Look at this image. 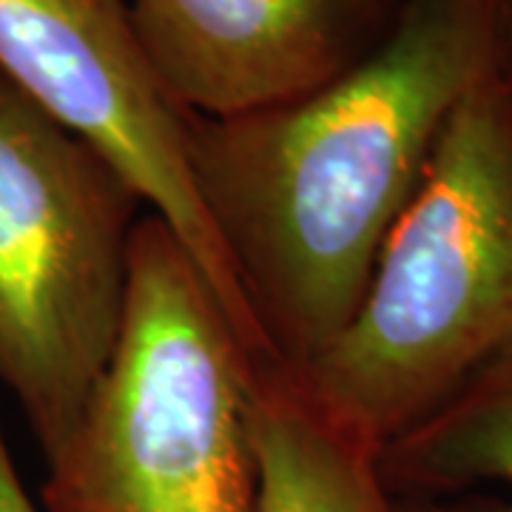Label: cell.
<instances>
[{
    "mask_svg": "<svg viewBox=\"0 0 512 512\" xmlns=\"http://www.w3.org/2000/svg\"><path fill=\"white\" fill-rule=\"evenodd\" d=\"M504 0H404L356 66L288 106L191 117V171L276 370L345 328L461 100L495 74Z\"/></svg>",
    "mask_w": 512,
    "mask_h": 512,
    "instance_id": "1",
    "label": "cell"
},
{
    "mask_svg": "<svg viewBox=\"0 0 512 512\" xmlns=\"http://www.w3.org/2000/svg\"><path fill=\"white\" fill-rule=\"evenodd\" d=\"M510 348L512 94L493 74L441 131L345 328L282 373L379 456Z\"/></svg>",
    "mask_w": 512,
    "mask_h": 512,
    "instance_id": "2",
    "label": "cell"
},
{
    "mask_svg": "<svg viewBox=\"0 0 512 512\" xmlns=\"http://www.w3.org/2000/svg\"><path fill=\"white\" fill-rule=\"evenodd\" d=\"M262 367L160 217L134 225L123 333L46 464V512H254L251 393Z\"/></svg>",
    "mask_w": 512,
    "mask_h": 512,
    "instance_id": "3",
    "label": "cell"
},
{
    "mask_svg": "<svg viewBox=\"0 0 512 512\" xmlns=\"http://www.w3.org/2000/svg\"><path fill=\"white\" fill-rule=\"evenodd\" d=\"M137 205L94 148L0 77V384L46 464L120 342Z\"/></svg>",
    "mask_w": 512,
    "mask_h": 512,
    "instance_id": "4",
    "label": "cell"
},
{
    "mask_svg": "<svg viewBox=\"0 0 512 512\" xmlns=\"http://www.w3.org/2000/svg\"><path fill=\"white\" fill-rule=\"evenodd\" d=\"M0 77L120 174L183 242L256 365H274L197 194L191 114L165 92L128 0H0Z\"/></svg>",
    "mask_w": 512,
    "mask_h": 512,
    "instance_id": "5",
    "label": "cell"
},
{
    "mask_svg": "<svg viewBox=\"0 0 512 512\" xmlns=\"http://www.w3.org/2000/svg\"><path fill=\"white\" fill-rule=\"evenodd\" d=\"M404 0H128L165 92L228 120L328 86L387 35Z\"/></svg>",
    "mask_w": 512,
    "mask_h": 512,
    "instance_id": "6",
    "label": "cell"
},
{
    "mask_svg": "<svg viewBox=\"0 0 512 512\" xmlns=\"http://www.w3.org/2000/svg\"><path fill=\"white\" fill-rule=\"evenodd\" d=\"M254 512H402L379 456L319 416L282 370H259L251 393Z\"/></svg>",
    "mask_w": 512,
    "mask_h": 512,
    "instance_id": "7",
    "label": "cell"
},
{
    "mask_svg": "<svg viewBox=\"0 0 512 512\" xmlns=\"http://www.w3.org/2000/svg\"><path fill=\"white\" fill-rule=\"evenodd\" d=\"M387 490L453 493L476 484L512 490V348L379 453ZM495 512H512V501Z\"/></svg>",
    "mask_w": 512,
    "mask_h": 512,
    "instance_id": "8",
    "label": "cell"
},
{
    "mask_svg": "<svg viewBox=\"0 0 512 512\" xmlns=\"http://www.w3.org/2000/svg\"><path fill=\"white\" fill-rule=\"evenodd\" d=\"M0 512H46L26 493L15 458L9 453V444L3 436V427H0Z\"/></svg>",
    "mask_w": 512,
    "mask_h": 512,
    "instance_id": "9",
    "label": "cell"
},
{
    "mask_svg": "<svg viewBox=\"0 0 512 512\" xmlns=\"http://www.w3.org/2000/svg\"><path fill=\"white\" fill-rule=\"evenodd\" d=\"M495 77L512 94V0H504L501 9V29H498V57H495Z\"/></svg>",
    "mask_w": 512,
    "mask_h": 512,
    "instance_id": "10",
    "label": "cell"
},
{
    "mask_svg": "<svg viewBox=\"0 0 512 512\" xmlns=\"http://www.w3.org/2000/svg\"><path fill=\"white\" fill-rule=\"evenodd\" d=\"M402 512H456V510H444V507H407Z\"/></svg>",
    "mask_w": 512,
    "mask_h": 512,
    "instance_id": "11",
    "label": "cell"
}]
</instances>
